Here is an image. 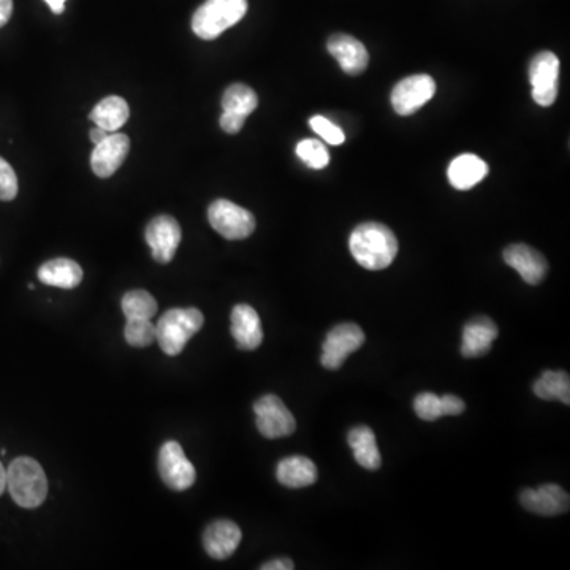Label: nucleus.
Here are the masks:
<instances>
[{
    "mask_svg": "<svg viewBox=\"0 0 570 570\" xmlns=\"http://www.w3.org/2000/svg\"><path fill=\"white\" fill-rule=\"evenodd\" d=\"M436 94V81L430 75H412L399 81L392 91V107L399 116H411Z\"/></svg>",
    "mask_w": 570,
    "mask_h": 570,
    "instance_id": "9d476101",
    "label": "nucleus"
},
{
    "mask_svg": "<svg viewBox=\"0 0 570 570\" xmlns=\"http://www.w3.org/2000/svg\"><path fill=\"white\" fill-rule=\"evenodd\" d=\"M559 67L558 56L551 51H542L532 57L529 64L532 99L540 107H551L558 97Z\"/></svg>",
    "mask_w": 570,
    "mask_h": 570,
    "instance_id": "423d86ee",
    "label": "nucleus"
},
{
    "mask_svg": "<svg viewBox=\"0 0 570 570\" xmlns=\"http://www.w3.org/2000/svg\"><path fill=\"white\" fill-rule=\"evenodd\" d=\"M347 442L354 450V458L361 468L377 471L382 464L376 434L366 425L355 426L347 436Z\"/></svg>",
    "mask_w": 570,
    "mask_h": 570,
    "instance_id": "5701e85b",
    "label": "nucleus"
},
{
    "mask_svg": "<svg viewBox=\"0 0 570 570\" xmlns=\"http://www.w3.org/2000/svg\"><path fill=\"white\" fill-rule=\"evenodd\" d=\"M257 105H259V97L255 94L254 89L249 88L246 84H232L222 97L224 111L243 114L246 118L257 108Z\"/></svg>",
    "mask_w": 570,
    "mask_h": 570,
    "instance_id": "a878e982",
    "label": "nucleus"
},
{
    "mask_svg": "<svg viewBox=\"0 0 570 570\" xmlns=\"http://www.w3.org/2000/svg\"><path fill=\"white\" fill-rule=\"evenodd\" d=\"M487 162L475 154H460L450 162L447 176L450 184L458 190H469L487 178Z\"/></svg>",
    "mask_w": 570,
    "mask_h": 570,
    "instance_id": "6ab92c4d",
    "label": "nucleus"
},
{
    "mask_svg": "<svg viewBox=\"0 0 570 570\" xmlns=\"http://www.w3.org/2000/svg\"><path fill=\"white\" fill-rule=\"evenodd\" d=\"M7 490L19 507L42 506L48 494V479L40 463L29 456L13 460L7 468Z\"/></svg>",
    "mask_w": 570,
    "mask_h": 570,
    "instance_id": "f03ea898",
    "label": "nucleus"
},
{
    "mask_svg": "<svg viewBox=\"0 0 570 570\" xmlns=\"http://www.w3.org/2000/svg\"><path fill=\"white\" fill-rule=\"evenodd\" d=\"M365 344V331L357 323H339L327 335L322 346L323 368L336 371L344 365L350 354H354Z\"/></svg>",
    "mask_w": 570,
    "mask_h": 570,
    "instance_id": "0eeeda50",
    "label": "nucleus"
},
{
    "mask_svg": "<svg viewBox=\"0 0 570 570\" xmlns=\"http://www.w3.org/2000/svg\"><path fill=\"white\" fill-rule=\"evenodd\" d=\"M208 219L211 227L227 240H246L255 230L254 214L228 200L211 203Z\"/></svg>",
    "mask_w": 570,
    "mask_h": 570,
    "instance_id": "39448f33",
    "label": "nucleus"
},
{
    "mask_svg": "<svg viewBox=\"0 0 570 570\" xmlns=\"http://www.w3.org/2000/svg\"><path fill=\"white\" fill-rule=\"evenodd\" d=\"M38 279L50 287L75 289L83 281L81 266L72 259H54L40 266Z\"/></svg>",
    "mask_w": 570,
    "mask_h": 570,
    "instance_id": "4be33fe9",
    "label": "nucleus"
},
{
    "mask_svg": "<svg viewBox=\"0 0 570 570\" xmlns=\"http://www.w3.org/2000/svg\"><path fill=\"white\" fill-rule=\"evenodd\" d=\"M414 409L415 414L425 422H434L445 415L463 414L466 404L463 399L455 395L437 396L434 393L425 392L415 398Z\"/></svg>",
    "mask_w": 570,
    "mask_h": 570,
    "instance_id": "412c9836",
    "label": "nucleus"
},
{
    "mask_svg": "<svg viewBox=\"0 0 570 570\" xmlns=\"http://www.w3.org/2000/svg\"><path fill=\"white\" fill-rule=\"evenodd\" d=\"M232 336L241 350H255L263 342L259 314L249 304H236L232 311Z\"/></svg>",
    "mask_w": 570,
    "mask_h": 570,
    "instance_id": "a211bd4d",
    "label": "nucleus"
},
{
    "mask_svg": "<svg viewBox=\"0 0 570 570\" xmlns=\"http://www.w3.org/2000/svg\"><path fill=\"white\" fill-rule=\"evenodd\" d=\"M160 477L171 490L186 491L197 480V471L190 463L181 444L176 441H167L159 452Z\"/></svg>",
    "mask_w": 570,
    "mask_h": 570,
    "instance_id": "1a4fd4ad",
    "label": "nucleus"
},
{
    "mask_svg": "<svg viewBox=\"0 0 570 570\" xmlns=\"http://www.w3.org/2000/svg\"><path fill=\"white\" fill-rule=\"evenodd\" d=\"M247 13V0H206L192 16V31L202 40H214L240 23Z\"/></svg>",
    "mask_w": 570,
    "mask_h": 570,
    "instance_id": "20e7f679",
    "label": "nucleus"
},
{
    "mask_svg": "<svg viewBox=\"0 0 570 570\" xmlns=\"http://www.w3.org/2000/svg\"><path fill=\"white\" fill-rule=\"evenodd\" d=\"M130 151V140L124 133H110L102 143L95 145L91 167L99 178H110L124 164Z\"/></svg>",
    "mask_w": 570,
    "mask_h": 570,
    "instance_id": "f8f14e48",
    "label": "nucleus"
},
{
    "mask_svg": "<svg viewBox=\"0 0 570 570\" xmlns=\"http://www.w3.org/2000/svg\"><path fill=\"white\" fill-rule=\"evenodd\" d=\"M205 317L197 308H175L165 312L156 325V341L170 357L183 352L192 336L202 330Z\"/></svg>",
    "mask_w": 570,
    "mask_h": 570,
    "instance_id": "7ed1b4c3",
    "label": "nucleus"
},
{
    "mask_svg": "<svg viewBox=\"0 0 570 570\" xmlns=\"http://www.w3.org/2000/svg\"><path fill=\"white\" fill-rule=\"evenodd\" d=\"M5 490H7V469L4 468V464L0 463V496Z\"/></svg>",
    "mask_w": 570,
    "mask_h": 570,
    "instance_id": "e433bc0d",
    "label": "nucleus"
},
{
    "mask_svg": "<svg viewBox=\"0 0 570 570\" xmlns=\"http://www.w3.org/2000/svg\"><path fill=\"white\" fill-rule=\"evenodd\" d=\"M276 477L284 487L306 488L317 482L319 472L314 461L306 456L293 455L279 461Z\"/></svg>",
    "mask_w": 570,
    "mask_h": 570,
    "instance_id": "aec40b11",
    "label": "nucleus"
},
{
    "mask_svg": "<svg viewBox=\"0 0 570 570\" xmlns=\"http://www.w3.org/2000/svg\"><path fill=\"white\" fill-rule=\"evenodd\" d=\"M349 247L358 265L369 271L385 270L398 254L395 233L379 222L358 225L350 235Z\"/></svg>",
    "mask_w": 570,
    "mask_h": 570,
    "instance_id": "f257e3e1",
    "label": "nucleus"
},
{
    "mask_svg": "<svg viewBox=\"0 0 570 570\" xmlns=\"http://www.w3.org/2000/svg\"><path fill=\"white\" fill-rule=\"evenodd\" d=\"M297 156L314 170H322L330 164V152L327 146L323 145V141L314 138H306L298 143Z\"/></svg>",
    "mask_w": 570,
    "mask_h": 570,
    "instance_id": "cd10ccee",
    "label": "nucleus"
},
{
    "mask_svg": "<svg viewBox=\"0 0 570 570\" xmlns=\"http://www.w3.org/2000/svg\"><path fill=\"white\" fill-rule=\"evenodd\" d=\"M534 393L544 401L558 399L561 403L570 404V377L564 371H545L534 384Z\"/></svg>",
    "mask_w": 570,
    "mask_h": 570,
    "instance_id": "393cba45",
    "label": "nucleus"
},
{
    "mask_svg": "<svg viewBox=\"0 0 570 570\" xmlns=\"http://www.w3.org/2000/svg\"><path fill=\"white\" fill-rule=\"evenodd\" d=\"M46 4L50 5L51 12L56 15H61L64 12L65 0H45Z\"/></svg>",
    "mask_w": 570,
    "mask_h": 570,
    "instance_id": "c9c22d12",
    "label": "nucleus"
},
{
    "mask_svg": "<svg viewBox=\"0 0 570 570\" xmlns=\"http://www.w3.org/2000/svg\"><path fill=\"white\" fill-rule=\"evenodd\" d=\"M13 13V0H0V27L10 21Z\"/></svg>",
    "mask_w": 570,
    "mask_h": 570,
    "instance_id": "72a5a7b5",
    "label": "nucleus"
},
{
    "mask_svg": "<svg viewBox=\"0 0 570 570\" xmlns=\"http://www.w3.org/2000/svg\"><path fill=\"white\" fill-rule=\"evenodd\" d=\"M240 526L230 520H217L203 532V547L206 553L214 559H227L240 547Z\"/></svg>",
    "mask_w": 570,
    "mask_h": 570,
    "instance_id": "dca6fc26",
    "label": "nucleus"
},
{
    "mask_svg": "<svg viewBox=\"0 0 570 570\" xmlns=\"http://www.w3.org/2000/svg\"><path fill=\"white\" fill-rule=\"evenodd\" d=\"M108 135H110V132H107V130L97 126H95V129H92L91 133H89V137H91V141L94 143V145H99V143H102V141L105 140Z\"/></svg>",
    "mask_w": 570,
    "mask_h": 570,
    "instance_id": "f704fd0d",
    "label": "nucleus"
},
{
    "mask_svg": "<svg viewBox=\"0 0 570 570\" xmlns=\"http://www.w3.org/2000/svg\"><path fill=\"white\" fill-rule=\"evenodd\" d=\"M293 567H295V566H293V563H292V561H290V559L278 558V559H273V561H270V563L263 564V566L260 567V569H262V570H292Z\"/></svg>",
    "mask_w": 570,
    "mask_h": 570,
    "instance_id": "473e14b6",
    "label": "nucleus"
},
{
    "mask_svg": "<svg viewBox=\"0 0 570 570\" xmlns=\"http://www.w3.org/2000/svg\"><path fill=\"white\" fill-rule=\"evenodd\" d=\"M309 126L312 130L322 138L323 141H327L328 145L339 146L346 141V135L339 129L336 124L330 121V119L325 118V116H312L309 119Z\"/></svg>",
    "mask_w": 570,
    "mask_h": 570,
    "instance_id": "c756f323",
    "label": "nucleus"
},
{
    "mask_svg": "<svg viewBox=\"0 0 570 570\" xmlns=\"http://www.w3.org/2000/svg\"><path fill=\"white\" fill-rule=\"evenodd\" d=\"M146 241L151 247L152 259L159 263H170L183 240V233L175 217L157 216L146 227Z\"/></svg>",
    "mask_w": 570,
    "mask_h": 570,
    "instance_id": "9b49d317",
    "label": "nucleus"
},
{
    "mask_svg": "<svg viewBox=\"0 0 570 570\" xmlns=\"http://www.w3.org/2000/svg\"><path fill=\"white\" fill-rule=\"evenodd\" d=\"M18 195V178L7 160L0 157V200L10 202Z\"/></svg>",
    "mask_w": 570,
    "mask_h": 570,
    "instance_id": "7c9ffc66",
    "label": "nucleus"
},
{
    "mask_svg": "<svg viewBox=\"0 0 570 570\" xmlns=\"http://www.w3.org/2000/svg\"><path fill=\"white\" fill-rule=\"evenodd\" d=\"M499 330L490 317H475L463 328L461 355L466 358H479L488 354L491 344L498 338Z\"/></svg>",
    "mask_w": 570,
    "mask_h": 570,
    "instance_id": "f3484780",
    "label": "nucleus"
},
{
    "mask_svg": "<svg viewBox=\"0 0 570 570\" xmlns=\"http://www.w3.org/2000/svg\"><path fill=\"white\" fill-rule=\"evenodd\" d=\"M327 50L341 65L347 75L357 76L365 72L369 64L366 46L347 34H335L328 38Z\"/></svg>",
    "mask_w": 570,
    "mask_h": 570,
    "instance_id": "2eb2a0df",
    "label": "nucleus"
},
{
    "mask_svg": "<svg viewBox=\"0 0 570 570\" xmlns=\"http://www.w3.org/2000/svg\"><path fill=\"white\" fill-rule=\"evenodd\" d=\"M257 430L266 439H281L297 430V422L289 407L276 395H265L254 404Z\"/></svg>",
    "mask_w": 570,
    "mask_h": 570,
    "instance_id": "6e6552de",
    "label": "nucleus"
},
{
    "mask_svg": "<svg viewBox=\"0 0 570 570\" xmlns=\"http://www.w3.org/2000/svg\"><path fill=\"white\" fill-rule=\"evenodd\" d=\"M504 262L529 285L540 284L548 271L544 255L528 244H510L504 251Z\"/></svg>",
    "mask_w": 570,
    "mask_h": 570,
    "instance_id": "4468645a",
    "label": "nucleus"
},
{
    "mask_svg": "<svg viewBox=\"0 0 570 570\" xmlns=\"http://www.w3.org/2000/svg\"><path fill=\"white\" fill-rule=\"evenodd\" d=\"M124 336L132 347H149L156 341V325L148 319L127 320Z\"/></svg>",
    "mask_w": 570,
    "mask_h": 570,
    "instance_id": "c85d7f7f",
    "label": "nucleus"
},
{
    "mask_svg": "<svg viewBox=\"0 0 570 570\" xmlns=\"http://www.w3.org/2000/svg\"><path fill=\"white\" fill-rule=\"evenodd\" d=\"M122 312L127 320L148 319L157 314V301L146 290H130L122 297Z\"/></svg>",
    "mask_w": 570,
    "mask_h": 570,
    "instance_id": "bb28decb",
    "label": "nucleus"
},
{
    "mask_svg": "<svg viewBox=\"0 0 570 570\" xmlns=\"http://www.w3.org/2000/svg\"><path fill=\"white\" fill-rule=\"evenodd\" d=\"M130 110L126 100L118 95H111L102 102L97 103V107L92 110L91 121L95 126L102 127L107 132H116L126 124L129 119Z\"/></svg>",
    "mask_w": 570,
    "mask_h": 570,
    "instance_id": "b1692460",
    "label": "nucleus"
},
{
    "mask_svg": "<svg viewBox=\"0 0 570 570\" xmlns=\"http://www.w3.org/2000/svg\"><path fill=\"white\" fill-rule=\"evenodd\" d=\"M521 506L529 512L544 515V517H555L567 512L570 506L569 493L555 483L542 485L537 490L526 488L520 494Z\"/></svg>",
    "mask_w": 570,
    "mask_h": 570,
    "instance_id": "ddd939ff",
    "label": "nucleus"
},
{
    "mask_svg": "<svg viewBox=\"0 0 570 570\" xmlns=\"http://www.w3.org/2000/svg\"><path fill=\"white\" fill-rule=\"evenodd\" d=\"M246 119V116H243V114L224 111L221 116L222 130H224V132L230 133V135H235V133H238L241 129H243Z\"/></svg>",
    "mask_w": 570,
    "mask_h": 570,
    "instance_id": "2f4dec72",
    "label": "nucleus"
}]
</instances>
